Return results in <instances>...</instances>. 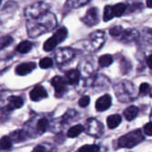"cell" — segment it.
Instances as JSON below:
<instances>
[{
  "instance_id": "34",
  "label": "cell",
  "mask_w": 152,
  "mask_h": 152,
  "mask_svg": "<svg viewBox=\"0 0 152 152\" xmlns=\"http://www.w3.org/2000/svg\"><path fill=\"white\" fill-rule=\"evenodd\" d=\"M148 66H149L150 69L151 68V55H150L148 57Z\"/></svg>"
},
{
  "instance_id": "22",
  "label": "cell",
  "mask_w": 152,
  "mask_h": 152,
  "mask_svg": "<svg viewBox=\"0 0 152 152\" xmlns=\"http://www.w3.org/2000/svg\"><path fill=\"white\" fill-rule=\"evenodd\" d=\"M12 147V140L8 136H4L0 139V150H8Z\"/></svg>"
},
{
  "instance_id": "20",
  "label": "cell",
  "mask_w": 152,
  "mask_h": 152,
  "mask_svg": "<svg viewBox=\"0 0 152 152\" xmlns=\"http://www.w3.org/2000/svg\"><path fill=\"white\" fill-rule=\"evenodd\" d=\"M84 131V126L81 125H77L73 127H71L69 132H68V136L70 138H74V137H77L80 134H82Z\"/></svg>"
},
{
  "instance_id": "18",
  "label": "cell",
  "mask_w": 152,
  "mask_h": 152,
  "mask_svg": "<svg viewBox=\"0 0 152 152\" xmlns=\"http://www.w3.org/2000/svg\"><path fill=\"white\" fill-rule=\"evenodd\" d=\"M126 10V5L123 3L120 4H117L114 6H112V12L114 17H120L124 14V12Z\"/></svg>"
},
{
  "instance_id": "10",
  "label": "cell",
  "mask_w": 152,
  "mask_h": 152,
  "mask_svg": "<svg viewBox=\"0 0 152 152\" xmlns=\"http://www.w3.org/2000/svg\"><path fill=\"white\" fill-rule=\"evenodd\" d=\"M30 99L34 102H38L41 101L44 98L47 97V93L45 91V89L41 86H36L29 94Z\"/></svg>"
},
{
  "instance_id": "1",
  "label": "cell",
  "mask_w": 152,
  "mask_h": 152,
  "mask_svg": "<svg viewBox=\"0 0 152 152\" xmlns=\"http://www.w3.org/2000/svg\"><path fill=\"white\" fill-rule=\"evenodd\" d=\"M56 25V16L50 12H46L36 19L28 20L27 30L30 37H37L44 33L51 31Z\"/></svg>"
},
{
  "instance_id": "28",
  "label": "cell",
  "mask_w": 152,
  "mask_h": 152,
  "mask_svg": "<svg viewBox=\"0 0 152 152\" xmlns=\"http://www.w3.org/2000/svg\"><path fill=\"white\" fill-rule=\"evenodd\" d=\"M53 64V60L51 58H48V57H45L44 59H42L39 62V66L42 68V69H48L50 67H52Z\"/></svg>"
},
{
  "instance_id": "8",
  "label": "cell",
  "mask_w": 152,
  "mask_h": 152,
  "mask_svg": "<svg viewBox=\"0 0 152 152\" xmlns=\"http://www.w3.org/2000/svg\"><path fill=\"white\" fill-rule=\"evenodd\" d=\"M53 86L55 89V94L57 97H61L66 91V81L63 77L56 76L51 81Z\"/></svg>"
},
{
  "instance_id": "30",
  "label": "cell",
  "mask_w": 152,
  "mask_h": 152,
  "mask_svg": "<svg viewBox=\"0 0 152 152\" xmlns=\"http://www.w3.org/2000/svg\"><path fill=\"white\" fill-rule=\"evenodd\" d=\"M151 93V86L147 83H143L140 86V94L146 95Z\"/></svg>"
},
{
  "instance_id": "15",
  "label": "cell",
  "mask_w": 152,
  "mask_h": 152,
  "mask_svg": "<svg viewBox=\"0 0 152 152\" xmlns=\"http://www.w3.org/2000/svg\"><path fill=\"white\" fill-rule=\"evenodd\" d=\"M139 110L137 107L135 106H130L127 109H126V110L124 111V116L127 120H133L136 118V116L138 115Z\"/></svg>"
},
{
  "instance_id": "11",
  "label": "cell",
  "mask_w": 152,
  "mask_h": 152,
  "mask_svg": "<svg viewBox=\"0 0 152 152\" xmlns=\"http://www.w3.org/2000/svg\"><path fill=\"white\" fill-rule=\"evenodd\" d=\"M37 67L35 62H26V63H21L19 66L16 67V74L20 76H25L29 74L33 69H35Z\"/></svg>"
},
{
  "instance_id": "35",
  "label": "cell",
  "mask_w": 152,
  "mask_h": 152,
  "mask_svg": "<svg viewBox=\"0 0 152 152\" xmlns=\"http://www.w3.org/2000/svg\"><path fill=\"white\" fill-rule=\"evenodd\" d=\"M151 1L152 0H147V6L149 8H151Z\"/></svg>"
},
{
  "instance_id": "23",
  "label": "cell",
  "mask_w": 152,
  "mask_h": 152,
  "mask_svg": "<svg viewBox=\"0 0 152 152\" xmlns=\"http://www.w3.org/2000/svg\"><path fill=\"white\" fill-rule=\"evenodd\" d=\"M13 39L11 36H4L0 37V50L9 46L12 43Z\"/></svg>"
},
{
  "instance_id": "32",
  "label": "cell",
  "mask_w": 152,
  "mask_h": 152,
  "mask_svg": "<svg viewBox=\"0 0 152 152\" xmlns=\"http://www.w3.org/2000/svg\"><path fill=\"white\" fill-rule=\"evenodd\" d=\"M144 133L148 136H151V122H149L147 125H145V126H144Z\"/></svg>"
},
{
  "instance_id": "13",
  "label": "cell",
  "mask_w": 152,
  "mask_h": 152,
  "mask_svg": "<svg viewBox=\"0 0 152 152\" xmlns=\"http://www.w3.org/2000/svg\"><path fill=\"white\" fill-rule=\"evenodd\" d=\"M80 79V73L77 69H70L65 74V81L69 85H77Z\"/></svg>"
},
{
  "instance_id": "3",
  "label": "cell",
  "mask_w": 152,
  "mask_h": 152,
  "mask_svg": "<svg viewBox=\"0 0 152 152\" xmlns=\"http://www.w3.org/2000/svg\"><path fill=\"white\" fill-rule=\"evenodd\" d=\"M49 9H50V4H48L47 3L37 2L28 5L25 9L24 15L27 18V20H32L41 16L46 12H49Z\"/></svg>"
},
{
  "instance_id": "16",
  "label": "cell",
  "mask_w": 152,
  "mask_h": 152,
  "mask_svg": "<svg viewBox=\"0 0 152 152\" xmlns=\"http://www.w3.org/2000/svg\"><path fill=\"white\" fill-rule=\"evenodd\" d=\"M8 101H9V104H10L11 109H20L23 105V101L19 96H14V95L10 96L8 98Z\"/></svg>"
},
{
  "instance_id": "19",
  "label": "cell",
  "mask_w": 152,
  "mask_h": 152,
  "mask_svg": "<svg viewBox=\"0 0 152 152\" xmlns=\"http://www.w3.org/2000/svg\"><path fill=\"white\" fill-rule=\"evenodd\" d=\"M33 47V44L29 41H23L21 42L16 48V50L20 53H28Z\"/></svg>"
},
{
  "instance_id": "17",
  "label": "cell",
  "mask_w": 152,
  "mask_h": 152,
  "mask_svg": "<svg viewBox=\"0 0 152 152\" xmlns=\"http://www.w3.org/2000/svg\"><path fill=\"white\" fill-rule=\"evenodd\" d=\"M91 0H67L66 5L65 7L68 9H71V8H78L82 5L86 4L87 3H89Z\"/></svg>"
},
{
  "instance_id": "14",
  "label": "cell",
  "mask_w": 152,
  "mask_h": 152,
  "mask_svg": "<svg viewBox=\"0 0 152 152\" xmlns=\"http://www.w3.org/2000/svg\"><path fill=\"white\" fill-rule=\"evenodd\" d=\"M122 121V118L120 115L115 114V115H111L107 118V125L109 126V128L110 129H114L116 128Z\"/></svg>"
},
{
  "instance_id": "9",
  "label": "cell",
  "mask_w": 152,
  "mask_h": 152,
  "mask_svg": "<svg viewBox=\"0 0 152 152\" xmlns=\"http://www.w3.org/2000/svg\"><path fill=\"white\" fill-rule=\"evenodd\" d=\"M111 106V96L105 94L100 97L95 104V108L98 111H105Z\"/></svg>"
},
{
  "instance_id": "7",
  "label": "cell",
  "mask_w": 152,
  "mask_h": 152,
  "mask_svg": "<svg viewBox=\"0 0 152 152\" xmlns=\"http://www.w3.org/2000/svg\"><path fill=\"white\" fill-rule=\"evenodd\" d=\"M74 51L71 48H61L55 54V59L58 63L63 64L69 61L74 57Z\"/></svg>"
},
{
  "instance_id": "5",
  "label": "cell",
  "mask_w": 152,
  "mask_h": 152,
  "mask_svg": "<svg viewBox=\"0 0 152 152\" xmlns=\"http://www.w3.org/2000/svg\"><path fill=\"white\" fill-rule=\"evenodd\" d=\"M68 35V31L66 29V28L62 27L61 28H59L52 37L48 38L46 40V42L44 45V50L45 52H50L52 50H53L60 43H61L62 41H64L67 37Z\"/></svg>"
},
{
  "instance_id": "36",
  "label": "cell",
  "mask_w": 152,
  "mask_h": 152,
  "mask_svg": "<svg viewBox=\"0 0 152 152\" xmlns=\"http://www.w3.org/2000/svg\"><path fill=\"white\" fill-rule=\"evenodd\" d=\"M1 2H2V0H0V4H1Z\"/></svg>"
},
{
  "instance_id": "29",
  "label": "cell",
  "mask_w": 152,
  "mask_h": 152,
  "mask_svg": "<svg viewBox=\"0 0 152 152\" xmlns=\"http://www.w3.org/2000/svg\"><path fill=\"white\" fill-rule=\"evenodd\" d=\"M12 139L11 140H13L14 142H21L25 140V134L23 131H16L15 133L12 134Z\"/></svg>"
},
{
  "instance_id": "2",
  "label": "cell",
  "mask_w": 152,
  "mask_h": 152,
  "mask_svg": "<svg viewBox=\"0 0 152 152\" xmlns=\"http://www.w3.org/2000/svg\"><path fill=\"white\" fill-rule=\"evenodd\" d=\"M105 42V33L102 30H96L91 33L85 43V47L89 52H94L100 49Z\"/></svg>"
},
{
  "instance_id": "4",
  "label": "cell",
  "mask_w": 152,
  "mask_h": 152,
  "mask_svg": "<svg viewBox=\"0 0 152 152\" xmlns=\"http://www.w3.org/2000/svg\"><path fill=\"white\" fill-rule=\"evenodd\" d=\"M143 141V135L141 130L133 131L118 140V146L122 148H133Z\"/></svg>"
},
{
  "instance_id": "24",
  "label": "cell",
  "mask_w": 152,
  "mask_h": 152,
  "mask_svg": "<svg viewBox=\"0 0 152 152\" xmlns=\"http://www.w3.org/2000/svg\"><path fill=\"white\" fill-rule=\"evenodd\" d=\"M123 31H124V28L121 26H115V27H113V28H111L110 29V34L113 37L119 38V37L121 36Z\"/></svg>"
},
{
  "instance_id": "12",
  "label": "cell",
  "mask_w": 152,
  "mask_h": 152,
  "mask_svg": "<svg viewBox=\"0 0 152 152\" xmlns=\"http://www.w3.org/2000/svg\"><path fill=\"white\" fill-rule=\"evenodd\" d=\"M139 37V33L135 29H125L122 32L121 36L119 37V40L124 42H132L137 39Z\"/></svg>"
},
{
  "instance_id": "33",
  "label": "cell",
  "mask_w": 152,
  "mask_h": 152,
  "mask_svg": "<svg viewBox=\"0 0 152 152\" xmlns=\"http://www.w3.org/2000/svg\"><path fill=\"white\" fill-rule=\"evenodd\" d=\"M45 150L43 146H37L32 152H45Z\"/></svg>"
},
{
  "instance_id": "26",
  "label": "cell",
  "mask_w": 152,
  "mask_h": 152,
  "mask_svg": "<svg viewBox=\"0 0 152 152\" xmlns=\"http://www.w3.org/2000/svg\"><path fill=\"white\" fill-rule=\"evenodd\" d=\"M48 126H49L48 120L45 118H41L37 123V130L41 133H45L48 128Z\"/></svg>"
},
{
  "instance_id": "25",
  "label": "cell",
  "mask_w": 152,
  "mask_h": 152,
  "mask_svg": "<svg viewBox=\"0 0 152 152\" xmlns=\"http://www.w3.org/2000/svg\"><path fill=\"white\" fill-rule=\"evenodd\" d=\"M114 18L113 12H112V6L110 5H106L104 8V14H103V20L104 21H108Z\"/></svg>"
},
{
  "instance_id": "31",
  "label": "cell",
  "mask_w": 152,
  "mask_h": 152,
  "mask_svg": "<svg viewBox=\"0 0 152 152\" xmlns=\"http://www.w3.org/2000/svg\"><path fill=\"white\" fill-rule=\"evenodd\" d=\"M89 102H90V98H89V96H84V97H82V98L79 100V102H78L79 106H80V107H83V108L86 107V106L89 104Z\"/></svg>"
},
{
  "instance_id": "27",
  "label": "cell",
  "mask_w": 152,
  "mask_h": 152,
  "mask_svg": "<svg viewBox=\"0 0 152 152\" xmlns=\"http://www.w3.org/2000/svg\"><path fill=\"white\" fill-rule=\"evenodd\" d=\"M99 151L100 148L97 145H85L81 147L77 152H98Z\"/></svg>"
},
{
  "instance_id": "6",
  "label": "cell",
  "mask_w": 152,
  "mask_h": 152,
  "mask_svg": "<svg viewBox=\"0 0 152 152\" xmlns=\"http://www.w3.org/2000/svg\"><path fill=\"white\" fill-rule=\"evenodd\" d=\"M82 21L89 27H92V26H94L95 24H97L99 21V11H98V9L95 7L90 8L86 12V15L82 18Z\"/></svg>"
},
{
  "instance_id": "21",
  "label": "cell",
  "mask_w": 152,
  "mask_h": 152,
  "mask_svg": "<svg viewBox=\"0 0 152 152\" xmlns=\"http://www.w3.org/2000/svg\"><path fill=\"white\" fill-rule=\"evenodd\" d=\"M112 62H113V58L110 54H104V55H102L99 58V64H100L101 67H103V68L108 67Z\"/></svg>"
}]
</instances>
